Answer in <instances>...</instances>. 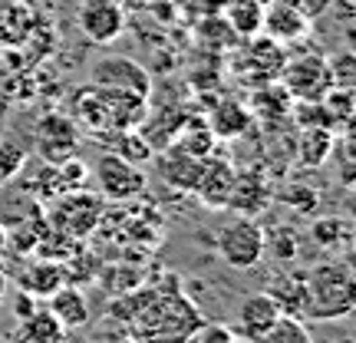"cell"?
Segmentation results:
<instances>
[{
	"mask_svg": "<svg viewBox=\"0 0 356 343\" xmlns=\"http://www.w3.org/2000/svg\"><path fill=\"white\" fill-rule=\"evenodd\" d=\"M356 307L353 267L343 261H327L307 271L304 320H343Z\"/></svg>",
	"mask_w": 356,
	"mask_h": 343,
	"instance_id": "cell-1",
	"label": "cell"
},
{
	"mask_svg": "<svg viewBox=\"0 0 356 343\" xmlns=\"http://www.w3.org/2000/svg\"><path fill=\"white\" fill-rule=\"evenodd\" d=\"M267 251V238L261 225H254L251 218H234L225 228L218 231V255L225 257V264L234 271H251L261 264V257Z\"/></svg>",
	"mask_w": 356,
	"mask_h": 343,
	"instance_id": "cell-2",
	"label": "cell"
},
{
	"mask_svg": "<svg viewBox=\"0 0 356 343\" xmlns=\"http://www.w3.org/2000/svg\"><path fill=\"white\" fill-rule=\"evenodd\" d=\"M277 79H280V86L287 89V96H291L293 102L297 99H320V96L333 86L327 56H320V53H307V56L287 60Z\"/></svg>",
	"mask_w": 356,
	"mask_h": 343,
	"instance_id": "cell-3",
	"label": "cell"
},
{
	"mask_svg": "<svg viewBox=\"0 0 356 343\" xmlns=\"http://www.w3.org/2000/svg\"><path fill=\"white\" fill-rule=\"evenodd\" d=\"M96 185L106 198L129 202V198H139L145 191V172L136 162H126L122 155L102 152L99 162H96Z\"/></svg>",
	"mask_w": 356,
	"mask_h": 343,
	"instance_id": "cell-4",
	"label": "cell"
},
{
	"mask_svg": "<svg viewBox=\"0 0 356 343\" xmlns=\"http://www.w3.org/2000/svg\"><path fill=\"white\" fill-rule=\"evenodd\" d=\"M274 202V185L261 168H234V182H231L228 195V212H238L241 218H254L261 212H267Z\"/></svg>",
	"mask_w": 356,
	"mask_h": 343,
	"instance_id": "cell-5",
	"label": "cell"
},
{
	"mask_svg": "<svg viewBox=\"0 0 356 343\" xmlns=\"http://www.w3.org/2000/svg\"><path fill=\"white\" fill-rule=\"evenodd\" d=\"M79 30L86 33V40L99 43V47H109L126 30V7L119 0H83Z\"/></svg>",
	"mask_w": 356,
	"mask_h": 343,
	"instance_id": "cell-6",
	"label": "cell"
},
{
	"mask_svg": "<svg viewBox=\"0 0 356 343\" xmlns=\"http://www.w3.org/2000/svg\"><path fill=\"white\" fill-rule=\"evenodd\" d=\"M92 86H102V89H126V93H136V96H145L152 93V79L149 73L142 70L136 60L129 56H109V60H99L92 66Z\"/></svg>",
	"mask_w": 356,
	"mask_h": 343,
	"instance_id": "cell-7",
	"label": "cell"
},
{
	"mask_svg": "<svg viewBox=\"0 0 356 343\" xmlns=\"http://www.w3.org/2000/svg\"><path fill=\"white\" fill-rule=\"evenodd\" d=\"M152 159H155V168H159V175H162V182H165L168 189L195 195V185H198L202 168H204V159L181 152L175 145H165V149L159 155H152Z\"/></svg>",
	"mask_w": 356,
	"mask_h": 343,
	"instance_id": "cell-8",
	"label": "cell"
},
{
	"mask_svg": "<svg viewBox=\"0 0 356 343\" xmlns=\"http://www.w3.org/2000/svg\"><path fill=\"white\" fill-rule=\"evenodd\" d=\"M248 43V53H244V66H248V77H254L251 83L254 86H264V83H274L280 77V70L287 63V53H284V43L270 37H251L244 40Z\"/></svg>",
	"mask_w": 356,
	"mask_h": 343,
	"instance_id": "cell-9",
	"label": "cell"
},
{
	"mask_svg": "<svg viewBox=\"0 0 356 343\" xmlns=\"http://www.w3.org/2000/svg\"><path fill=\"white\" fill-rule=\"evenodd\" d=\"M231 182H234V166H231L225 155H208L204 159V168H202V178L195 185V195L204 208L211 212H221L228 205V195H231Z\"/></svg>",
	"mask_w": 356,
	"mask_h": 343,
	"instance_id": "cell-10",
	"label": "cell"
},
{
	"mask_svg": "<svg viewBox=\"0 0 356 343\" xmlns=\"http://www.w3.org/2000/svg\"><path fill=\"white\" fill-rule=\"evenodd\" d=\"M310 24L304 13L291 7V3H280V0H267L264 3V20H261V33L277 43H293L310 33Z\"/></svg>",
	"mask_w": 356,
	"mask_h": 343,
	"instance_id": "cell-11",
	"label": "cell"
},
{
	"mask_svg": "<svg viewBox=\"0 0 356 343\" xmlns=\"http://www.w3.org/2000/svg\"><path fill=\"white\" fill-rule=\"evenodd\" d=\"M99 202L89 198V195H70L60 202V212H53L50 221L56 225V231H66L70 238H83L96 228L99 221Z\"/></svg>",
	"mask_w": 356,
	"mask_h": 343,
	"instance_id": "cell-12",
	"label": "cell"
},
{
	"mask_svg": "<svg viewBox=\"0 0 356 343\" xmlns=\"http://www.w3.org/2000/svg\"><path fill=\"white\" fill-rule=\"evenodd\" d=\"M277 317H280V307L267 291L244 297L241 307H238V327H241V337L248 343H254L261 333L270 330V327L277 324Z\"/></svg>",
	"mask_w": 356,
	"mask_h": 343,
	"instance_id": "cell-13",
	"label": "cell"
},
{
	"mask_svg": "<svg viewBox=\"0 0 356 343\" xmlns=\"http://www.w3.org/2000/svg\"><path fill=\"white\" fill-rule=\"evenodd\" d=\"M204 122L215 132V139H241L244 132L251 129L254 115H251V109H248L244 102L225 96V99H218L215 106L208 109V119H204Z\"/></svg>",
	"mask_w": 356,
	"mask_h": 343,
	"instance_id": "cell-14",
	"label": "cell"
},
{
	"mask_svg": "<svg viewBox=\"0 0 356 343\" xmlns=\"http://www.w3.org/2000/svg\"><path fill=\"white\" fill-rule=\"evenodd\" d=\"M47 310L60 320L63 330H76V327H86L89 324L86 294L79 291V287H73V284H60V287L47 297Z\"/></svg>",
	"mask_w": 356,
	"mask_h": 343,
	"instance_id": "cell-15",
	"label": "cell"
},
{
	"mask_svg": "<svg viewBox=\"0 0 356 343\" xmlns=\"http://www.w3.org/2000/svg\"><path fill=\"white\" fill-rule=\"evenodd\" d=\"M37 142H40V152L47 155V162H63L66 155L73 152L76 145V126L63 119V115H47L43 122L37 126Z\"/></svg>",
	"mask_w": 356,
	"mask_h": 343,
	"instance_id": "cell-16",
	"label": "cell"
},
{
	"mask_svg": "<svg viewBox=\"0 0 356 343\" xmlns=\"http://www.w3.org/2000/svg\"><path fill=\"white\" fill-rule=\"evenodd\" d=\"M333 145H337V132L330 126H304L297 139V162L307 168H323L330 162Z\"/></svg>",
	"mask_w": 356,
	"mask_h": 343,
	"instance_id": "cell-17",
	"label": "cell"
},
{
	"mask_svg": "<svg viewBox=\"0 0 356 343\" xmlns=\"http://www.w3.org/2000/svg\"><path fill=\"white\" fill-rule=\"evenodd\" d=\"M267 294L277 301L280 314H291V317H304L307 307V274L304 271H284L270 280Z\"/></svg>",
	"mask_w": 356,
	"mask_h": 343,
	"instance_id": "cell-18",
	"label": "cell"
},
{
	"mask_svg": "<svg viewBox=\"0 0 356 343\" xmlns=\"http://www.w3.org/2000/svg\"><path fill=\"white\" fill-rule=\"evenodd\" d=\"M73 122H76L79 129H86L89 136H96V139H99L102 132H109V122H106V102H102V93L92 86V83L73 96Z\"/></svg>",
	"mask_w": 356,
	"mask_h": 343,
	"instance_id": "cell-19",
	"label": "cell"
},
{
	"mask_svg": "<svg viewBox=\"0 0 356 343\" xmlns=\"http://www.w3.org/2000/svg\"><path fill=\"white\" fill-rule=\"evenodd\" d=\"M195 40H198V47L208 53H228L234 50L241 40L238 33L228 26V20L221 17V13H208V17H198L195 20Z\"/></svg>",
	"mask_w": 356,
	"mask_h": 343,
	"instance_id": "cell-20",
	"label": "cell"
},
{
	"mask_svg": "<svg viewBox=\"0 0 356 343\" xmlns=\"http://www.w3.org/2000/svg\"><path fill=\"white\" fill-rule=\"evenodd\" d=\"M221 17L228 26L238 33V40H251L261 33V20H264V0H228Z\"/></svg>",
	"mask_w": 356,
	"mask_h": 343,
	"instance_id": "cell-21",
	"label": "cell"
},
{
	"mask_svg": "<svg viewBox=\"0 0 356 343\" xmlns=\"http://www.w3.org/2000/svg\"><path fill=\"white\" fill-rule=\"evenodd\" d=\"M168 145H175V149H181V152H188V155H198V159H208V155L215 152L218 139L204 119H188L185 115V122L175 129V139L168 142Z\"/></svg>",
	"mask_w": 356,
	"mask_h": 343,
	"instance_id": "cell-22",
	"label": "cell"
},
{
	"mask_svg": "<svg viewBox=\"0 0 356 343\" xmlns=\"http://www.w3.org/2000/svg\"><path fill=\"white\" fill-rule=\"evenodd\" d=\"M320 106L327 113V122H330L333 132H350L353 126V109H356V96L350 86H330L323 96H320Z\"/></svg>",
	"mask_w": 356,
	"mask_h": 343,
	"instance_id": "cell-23",
	"label": "cell"
},
{
	"mask_svg": "<svg viewBox=\"0 0 356 343\" xmlns=\"http://www.w3.org/2000/svg\"><path fill=\"white\" fill-rule=\"evenodd\" d=\"M291 96H287V89L277 86V79L274 83H264V86L254 89V96H251V115H261L267 122H274V119H287L291 115Z\"/></svg>",
	"mask_w": 356,
	"mask_h": 343,
	"instance_id": "cell-24",
	"label": "cell"
},
{
	"mask_svg": "<svg viewBox=\"0 0 356 343\" xmlns=\"http://www.w3.org/2000/svg\"><path fill=\"white\" fill-rule=\"evenodd\" d=\"M60 284H66V271L56 261H37V264H30L24 271V278H20V287L26 294H33V297H50Z\"/></svg>",
	"mask_w": 356,
	"mask_h": 343,
	"instance_id": "cell-25",
	"label": "cell"
},
{
	"mask_svg": "<svg viewBox=\"0 0 356 343\" xmlns=\"http://www.w3.org/2000/svg\"><path fill=\"white\" fill-rule=\"evenodd\" d=\"M60 320L53 317L50 310H30L26 317H20V327H17V343H43L50 340L53 333H60Z\"/></svg>",
	"mask_w": 356,
	"mask_h": 343,
	"instance_id": "cell-26",
	"label": "cell"
},
{
	"mask_svg": "<svg viewBox=\"0 0 356 343\" xmlns=\"http://www.w3.org/2000/svg\"><path fill=\"white\" fill-rule=\"evenodd\" d=\"M254 343H314V337H310V330L304 327V320L300 317L280 314L277 324H274L270 330L261 333Z\"/></svg>",
	"mask_w": 356,
	"mask_h": 343,
	"instance_id": "cell-27",
	"label": "cell"
},
{
	"mask_svg": "<svg viewBox=\"0 0 356 343\" xmlns=\"http://www.w3.org/2000/svg\"><path fill=\"white\" fill-rule=\"evenodd\" d=\"M115 155H122L126 162H136V166H145V162H152L155 149L149 145V139L142 136L139 129H122V132H115Z\"/></svg>",
	"mask_w": 356,
	"mask_h": 343,
	"instance_id": "cell-28",
	"label": "cell"
},
{
	"mask_svg": "<svg viewBox=\"0 0 356 343\" xmlns=\"http://www.w3.org/2000/svg\"><path fill=\"white\" fill-rule=\"evenodd\" d=\"M346 238H350V228L340 218H320L314 225V241L320 248H340V244H346Z\"/></svg>",
	"mask_w": 356,
	"mask_h": 343,
	"instance_id": "cell-29",
	"label": "cell"
},
{
	"mask_svg": "<svg viewBox=\"0 0 356 343\" xmlns=\"http://www.w3.org/2000/svg\"><path fill=\"white\" fill-rule=\"evenodd\" d=\"M327 66H330L333 86H350V89H353V79H356V60H353V53H350V50L333 53V56H327Z\"/></svg>",
	"mask_w": 356,
	"mask_h": 343,
	"instance_id": "cell-30",
	"label": "cell"
},
{
	"mask_svg": "<svg viewBox=\"0 0 356 343\" xmlns=\"http://www.w3.org/2000/svg\"><path fill=\"white\" fill-rule=\"evenodd\" d=\"M280 202L291 205V208H297V212H317V191L307 189V185H287V189L280 191Z\"/></svg>",
	"mask_w": 356,
	"mask_h": 343,
	"instance_id": "cell-31",
	"label": "cell"
},
{
	"mask_svg": "<svg viewBox=\"0 0 356 343\" xmlns=\"http://www.w3.org/2000/svg\"><path fill=\"white\" fill-rule=\"evenodd\" d=\"M26 162V152L20 145H10V142H0V182H10Z\"/></svg>",
	"mask_w": 356,
	"mask_h": 343,
	"instance_id": "cell-32",
	"label": "cell"
},
{
	"mask_svg": "<svg viewBox=\"0 0 356 343\" xmlns=\"http://www.w3.org/2000/svg\"><path fill=\"white\" fill-rule=\"evenodd\" d=\"M198 343H248V340L238 337L231 327H218V324H211V327H204V330L198 333Z\"/></svg>",
	"mask_w": 356,
	"mask_h": 343,
	"instance_id": "cell-33",
	"label": "cell"
},
{
	"mask_svg": "<svg viewBox=\"0 0 356 343\" xmlns=\"http://www.w3.org/2000/svg\"><path fill=\"white\" fill-rule=\"evenodd\" d=\"M280 3H291V7H297L307 20H317V17H323V13L333 7V0H280Z\"/></svg>",
	"mask_w": 356,
	"mask_h": 343,
	"instance_id": "cell-34",
	"label": "cell"
},
{
	"mask_svg": "<svg viewBox=\"0 0 356 343\" xmlns=\"http://www.w3.org/2000/svg\"><path fill=\"white\" fill-rule=\"evenodd\" d=\"M225 3H228V0H185V7H188V13H195V17L221 13V10H225Z\"/></svg>",
	"mask_w": 356,
	"mask_h": 343,
	"instance_id": "cell-35",
	"label": "cell"
},
{
	"mask_svg": "<svg viewBox=\"0 0 356 343\" xmlns=\"http://www.w3.org/2000/svg\"><path fill=\"white\" fill-rule=\"evenodd\" d=\"M3 301H7V274L0 271V307H3Z\"/></svg>",
	"mask_w": 356,
	"mask_h": 343,
	"instance_id": "cell-36",
	"label": "cell"
},
{
	"mask_svg": "<svg viewBox=\"0 0 356 343\" xmlns=\"http://www.w3.org/2000/svg\"><path fill=\"white\" fill-rule=\"evenodd\" d=\"M43 343H70V340H66V330H60V333H53L50 340H43Z\"/></svg>",
	"mask_w": 356,
	"mask_h": 343,
	"instance_id": "cell-37",
	"label": "cell"
},
{
	"mask_svg": "<svg viewBox=\"0 0 356 343\" xmlns=\"http://www.w3.org/2000/svg\"><path fill=\"white\" fill-rule=\"evenodd\" d=\"M7 241H10V234H7V228H3V225H0V251H3V248H7Z\"/></svg>",
	"mask_w": 356,
	"mask_h": 343,
	"instance_id": "cell-38",
	"label": "cell"
},
{
	"mask_svg": "<svg viewBox=\"0 0 356 343\" xmlns=\"http://www.w3.org/2000/svg\"><path fill=\"white\" fill-rule=\"evenodd\" d=\"M17 0H0V10H7V7H13Z\"/></svg>",
	"mask_w": 356,
	"mask_h": 343,
	"instance_id": "cell-39",
	"label": "cell"
},
{
	"mask_svg": "<svg viewBox=\"0 0 356 343\" xmlns=\"http://www.w3.org/2000/svg\"><path fill=\"white\" fill-rule=\"evenodd\" d=\"M264 3H267V0H264Z\"/></svg>",
	"mask_w": 356,
	"mask_h": 343,
	"instance_id": "cell-40",
	"label": "cell"
}]
</instances>
